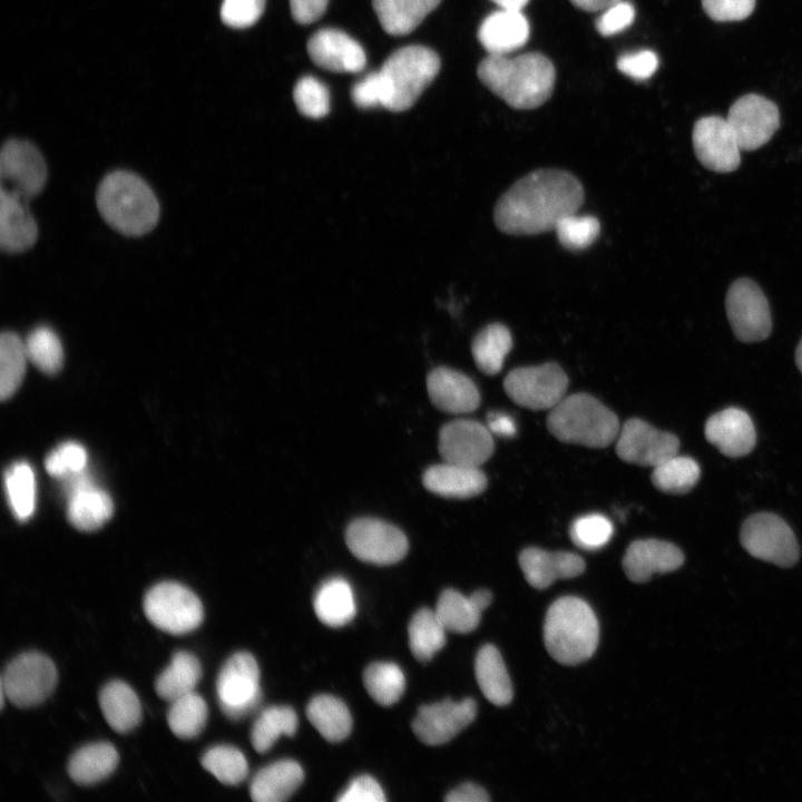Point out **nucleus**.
I'll use <instances>...</instances> for the list:
<instances>
[{"instance_id":"obj_1","label":"nucleus","mask_w":802,"mask_h":802,"mask_svg":"<svg viewBox=\"0 0 802 802\" xmlns=\"http://www.w3.org/2000/svg\"><path fill=\"white\" fill-rule=\"evenodd\" d=\"M585 198L580 182L561 169H538L514 183L493 211L496 226L510 235H535L555 229L576 214Z\"/></svg>"},{"instance_id":"obj_2","label":"nucleus","mask_w":802,"mask_h":802,"mask_svg":"<svg viewBox=\"0 0 802 802\" xmlns=\"http://www.w3.org/2000/svg\"><path fill=\"white\" fill-rule=\"evenodd\" d=\"M480 81L496 96L516 109L542 105L555 85L552 62L539 52L517 57L489 55L477 69Z\"/></svg>"},{"instance_id":"obj_3","label":"nucleus","mask_w":802,"mask_h":802,"mask_svg":"<svg viewBox=\"0 0 802 802\" xmlns=\"http://www.w3.org/2000/svg\"><path fill=\"white\" fill-rule=\"evenodd\" d=\"M97 207L114 229L127 236L150 232L159 218V204L148 184L134 173L115 170L100 182Z\"/></svg>"},{"instance_id":"obj_4","label":"nucleus","mask_w":802,"mask_h":802,"mask_svg":"<svg viewBox=\"0 0 802 802\" xmlns=\"http://www.w3.org/2000/svg\"><path fill=\"white\" fill-rule=\"evenodd\" d=\"M599 638L598 620L591 607L575 596L551 604L544 623V642L560 664L577 665L590 658Z\"/></svg>"},{"instance_id":"obj_5","label":"nucleus","mask_w":802,"mask_h":802,"mask_svg":"<svg viewBox=\"0 0 802 802\" xmlns=\"http://www.w3.org/2000/svg\"><path fill=\"white\" fill-rule=\"evenodd\" d=\"M547 428L559 441L589 448L609 446L620 430L616 414L587 393L565 397L550 410Z\"/></svg>"},{"instance_id":"obj_6","label":"nucleus","mask_w":802,"mask_h":802,"mask_svg":"<svg viewBox=\"0 0 802 802\" xmlns=\"http://www.w3.org/2000/svg\"><path fill=\"white\" fill-rule=\"evenodd\" d=\"M440 70V58L430 48L408 46L394 51L379 74L383 86L382 107L404 111L413 106Z\"/></svg>"},{"instance_id":"obj_7","label":"nucleus","mask_w":802,"mask_h":802,"mask_svg":"<svg viewBox=\"0 0 802 802\" xmlns=\"http://www.w3.org/2000/svg\"><path fill=\"white\" fill-rule=\"evenodd\" d=\"M143 606L154 626L173 635L193 632L204 618L199 598L187 587L174 581L153 586L146 593Z\"/></svg>"},{"instance_id":"obj_8","label":"nucleus","mask_w":802,"mask_h":802,"mask_svg":"<svg viewBox=\"0 0 802 802\" xmlns=\"http://www.w3.org/2000/svg\"><path fill=\"white\" fill-rule=\"evenodd\" d=\"M58 673L52 661L38 652L16 656L3 669L0 686L18 707L42 703L55 689Z\"/></svg>"},{"instance_id":"obj_9","label":"nucleus","mask_w":802,"mask_h":802,"mask_svg":"<svg viewBox=\"0 0 802 802\" xmlns=\"http://www.w3.org/2000/svg\"><path fill=\"white\" fill-rule=\"evenodd\" d=\"M216 692L219 706L231 720H239L254 712L262 700L260 668L247 652L233 654L222 666Z\"/></svg>"},{"instance_id":"obj_10","label":"nucleus","mask_w":802,"mask_h":802,"mask_svg":"<svg viewBox=\"0 0 802 802\" xmlns=\"http://www.w3.org/2000/svg\"><path fill=\"white\" fill-rule=\"evenodd\" d=\"M740 540L751 556L779 567H792L799 560L800 549L793 531L774 514L750 516L742 525Z\"/></svg>"},{"instance_id":"obj_11","label":"nucleus","mask_w":802,"mask_h":802,"mask_svg":"<svg viewBox=\"0 0 802 802\" xmlns=\"http://www.w3.org/2000/svg\"><path fill=\"white\" fill-rule=\"evenodd\" d=\"M567 388L565 371L554 362L514 369L503 380L506 394L530 410H551L565 398Z\"/></svg>"},{"instance_id":"obj_12","label":"nucleus","mask_w":802,"mask_h":802,"mask_svg":"<svg viewBox=\"0 0 802 802\" xmlns=\"http://www.w3.org/2000/svg\"><path fill=\"white\" fill-rule=\"evenodd\" d=\"M345 542L358 559L379 566L400 561L409 548L399 528L375 518L353 520L345 530Z\"/></svg>"},{"instance_id":"obj_13","label":"nucleus","mask_w":802,"mask_h":802,"mask_svg":"<svg viewBox=\"0 0 802 802\" xmlns=\"http://www.w3.org/2000/svg\"><path fill=\"white\" fill-rule=\"evenodd\" d=\"M725 307L737 340L752 343L770 335V306L764 293L752 280L742 277L732 283L726 293Z\"/></svg>"},{"instance_id":"obj_14","label":"nucleus","mask_w":802,"mask_h":802,"mask_svg":"<svg viewBox=\"0 0 802 802\" xmlns=\"http://www.w3.org/2000/svg\"><path fill=\"white\" fill-rule=\"evenodd\" d=\"M47 182V165L40 150L25 139H9L0 154V187L27 200Z\"/></svg>"},{"instance_id":"obj_15","label":"nucleus","mask_w":802,"mask_h":802,"mask_svg":"<svg viewBox=\"0 0 802 802\" xmlns=\"http://www.w3.org/2000/svg\"><path fill=\"white\" fill-rule=\"evenodd\" d=\"M742 150L765 145L780 127L777 106L770 99L749 94L730 107L726 117Z\"/></svg>"},{"instance_id":"obj_16","label":"nucleus","mask_w":802,"mask_h":802,"mask_svg":"<svg viewBox=\"0 0 802 802\" xmlns=\"http://www.w3.org/2000/svg\"><path fill=\"white\" fill-rule=\"evenodd\" d=\"M679 441L671 432L657 430L644 420H627L616 439V453L625 462L655 467L677 454Z\"/></svg>"},{"instance_id":"obj_17","label":"nucleus","mask_w":802,"mask_h":802,"mask_svg":"<svg viewBox=\"0 0 802 802\" xmlns=\"http://www.w3.org/2000/svg\"><path fill=\"white\" fill-rule=\"evenodd\" d=\"M438 449L442 461L480 468L492 456L495 442L487 426L459 419L440 429Z\"/></svg>"},{"instance_id":"obj_18","label":"nucleus","mask_w":802,"mask_h":802,"mask_svg":"<svg viewBox=\"0 0 802 802\" xmlns=\"http://www.w3.org/2000/svg\"><path fill=\"white\" fill-rule=\"evenodd\" d=\"M476 715L477 704L472 698L462 701L447 698L420 706L411 726L422 743L440 745L458 735Z\"/></svg>"},{"instance_id":"obj_19","label":"nucleus","mask_w":802,"mask_h":802,"mask_svg":"<svg viewBox=\"0 0 802 802\" xmlns=\"http://www.w3.org/2000/svg\"><path fill=\"white\" fill-rule=\"evenodd\" d=\"M694 153L700 163L716 173L734 172L741 164V147L726 118H700L692 134Z\"/></svg>"},{"instance_id":"obj_20","label":"nucleus","mask_w":802,"mask_h":802,"mask_svg":"<svg viewBox=\"0 0 802 802\" xmlns=\"http://www.w3.org/2000/svg\"><path fill=\"white\" fill-rule=\"evenodd\" d=\"M307 52L316 66L334 72H359L366 63L361 45L336 29L316 31L307 41Z\"/></svg>"},{"instance_id":"obj_21","label":"nucleus","mask_w":802,"mask_h":802,"mask_svg":"<svg viewBox=\"0 0 802 802\" xmlns=\"http://www.w3.org/2000/svg\"><path fill=\"white\" fill-rule=\"evenodd\" d=\"M704 433L710 443L731 458L749 454L756 442L752 419L744 410L735 407L711 415L705 423Z\"/></svg>"},{"instance_id":"obj_22","label":"nucleus","mask_w":802,"mask_h":802,"mask_svg":"<svg viewBox=\"0 0 802 802\" xmlns=\"http://www.w3.org/2000/svg\"><path fill=\"white\" fill-rule=\"evenodd\" d=\"M683 563L684 555L674 544L659 539H639L627 547L623 568L629 580L645 583L655 574L678 569Z\"/></svg>"},{"instance_id":"obj_23","label":"nucleus","mask_w":802,"mask_h":802,"mask_svg":"<svg viewBox=\"0 0 802 802\" xmlns=\"http://www.w3.org/2000/svg\"><path fill=\"white\" fill-rule=\"evenodd\" d=\"M427 390L432 403L447 413H469L480 404V393L475 382L453 369H433L427 378Z\"/></svg>"},{"instance_id":"obj_24","label":"nucleus","mask_w":802,"mask_h":802,"mask_svg":"<svg viewBox=\"0 0 802 802\" xmlns=\"http://www.w3.org/2000/svg\"><path fill=\"white\" fill-rule=\"evenodd\" d=\"M519 566L530 586L545 589L557 579L579 576L585 570L584 559L569 551H547L528 547L519 555Z\"/></svg>"},{"instance_id":"obj_25","label":"nucleus","mask_w":802,"mask_h":802,"mask_svg":"<svg viewBox=\"0 0 802 802\" xmlns=\"http://www.w3.org/2000/svg\"><path fill=\"white\" fill-rule=\"evenodd\" d=\"M27 199L0 189V246L16 254L31 248L38 238L37 222Z\"/></svg>"},{"instance_id":"obj_26","label":"nucleus","mask_w":802,"mask_h":802,"mask_svg":"<svg viewBox=\"0 0 802 802\" xmlns=\"http://www.w3.org/2000/svg\"><path fill=\"white\" fill-rule=\"evenodd\" d=\"M530 28L520 10L499 9L487 16L478 29V39L491 56H507L521 48Z\"/></svg>"},{"instance_id":"obj_27","label":"nucleus","mask_w":802,"mask_h":802,"mask_svg":"<svg viewBox=\"0 0 802 802\" xmlns=\"http://www.w3.org/2000/svg\"><path fill=\"white\" fill-rule=\"evenodd\" d=\"M427 490L446 498H470L485 491L486 475L478 467L443 461L429 467L422 475Z\"/></svg>"},{"instance_id":"obj_28","label":"nucleus","mask_w":802,"mask_h":802,"mask_svg":"<svg viewBox=\"0 0 802 802\" xmlns=\"http://www.w3.org/2000/svg\"><path fill=\"white\" fill-rule=\"evenodd\" d=\"M304 779L301 765L281 760L261 769L252 779L251 798L255 802H283L300 788Z\"/></svg>"},{"instance_id":"obj_29","label":"nucleus","mask_w":802,"mask_h":802,"mask_svg":"<svg viewBox=\"0 0 802 802\" xmlns=\"http://www.w3.org/2000/svg\"><path fill=\"white\" fill-rule=\"evenodd\" d=\"M99 705L109 726L118 733L129 732L141 720L139 698L125 682L107 683L99 693Z\"/></svg>"},{"instance_id":"obj_30","label":"nucleus","mask_w":802,"mask_h":802,"mask_svg":"<svg viewBox=\"0 0 802 802\" xmlns=\"http://www.w3.org/2000/svg\"><path fill=\"white\" fill-rule=\"evenodd\" d=\"M317 618L330 627L350 623L356 613L351 585L342 577H331L316 590L313 600Z\"/></svg>"},{"instance_id":"obj_31","label":"nucleus","mask_w":802,"mask_h":802,"mask_svg":"<svg viewBox=\"0 0 802 802\" xmlns=\"http://www.w3.org/2000/svg\"><path fill=\"white\" fill-rule=\"evenodd\" d=\"M110 496L94 483L68 496L67 516L79 530L92 531L102 527L113 516Z\"/></svg>"},{"instance_id":"obj_32","label":"nucleus","mask_w":802,"mask_h":802,"mask_svg":"<svg viewBox=\"0 0 802 802\" xmlns=\"http://www.w3.org/2000/svg\"><path fill=\"white\" fill-rule=\"evenodd\" d=\"M118 760V752L110 743H90L81 746L70 756L67 771L76 783L90 785L109 776L116 769Z\"/></svg>"},{"instance_id":"obj_33","label":"nucleus","mask_w":802,"mask_h":802,"mask_svg":"<svg viewBox=\"0 0 802 802\" xmlns=\"http://www.w3.org/2000/svg\"><path fill=\"white\" fill-rule=\"evenodd\" d=\"M475 673L485 697L497 706L508 705L514 696L512 684L499 651L490 644L476 656Z\"/></svg>"},{"instance_id":"obj_34","label":"nucleus","mask_w":802,"mask_h":802,"mask_svg":"<svg viewBox=\"0 0 802 802\" xmlns=\"http://www.w3.org/2000/svg\"><path fill=\"white\" fill-rule=\"evenodd\" d=\"M441 0H372L382 29L391 36L413 31Z\"/></svg>"},{"instance_id":"obj_35","label":"nucleus","mask_w":802,"mask_h":802,"mask_svg":"<svg viewBox=\"0 0 802 802\" xmlns=\"http://www.w3.org/2000/svg\"><path fill=\"white\" fill-rule=\"evenodd\" d=\"M310 723L329 742L346 739L352 730V716L346 705L338 697L322 694L314 696L306 707Z\"/></svg>"},{"instance_id":"obj_36","label":"nucleus","mask_w":802,"mask_h":802,"mask_svg":"<svg viewBox=\"0 0 802 802\" xmlns=\"http://www.w3.org/2000/svg\"><path fill=\"white\" fill-rule=\"evenodd\" d=\"M200 677L202 666L197 657L179 651L172 656L170 664L156 678L155 691L159 697L172 702L195 692Z\"/></svg>"},{"instance_id":"obj_37","label":"nucleus","mask_w":802,"mask_h":802,"mask_svg":"<svg viewBox=\"0 0 802 802\" xmlns=\"http://www.w3.org/2000/svg\"><path fill=\"white\" fill-rule=\"evenodd\" d=\"M511 348L512 336L509 329L500 323H491L473 338L471 353L481 372L495 375L501 371Z\"/></svg>"},{"instance_id":"obj_38","label":"nucleus","mask_w":802,"mask_h":802,"mask_svg":"<svg viewBox=\"0 0 802 802\" xmlns=\"http://www.w3.org/2000/svg\"><path fill=\"white\" fill-rule=\"evenodd\" d=\"M447 632L436 610L415 612L408 626L409 647L415 659L430 661L444 646Z\"/></svg>"},{"instance_id":"obj_39","label":"nucleus","mask_w":802,"mask_h":802,"mask_svg":"<svg viewBox=\"0 0 802 802\" xmlns=\"http://www.w3.org/2000/svg\"><path fill=\"white\" fill-rule=\"evenodd\" d=\"M299 720L290 706H270L255 720L251 741L258 753L267 752L282 735L292 736L297 728Z\"/></svg>"},{"instance_id":"obj_40","label":"nucleus","mask_w":802,"mask_h":802,"mask_svg":"<svg viewBox=\"0 0 802 802\" xmlns=\"http://www.w3.org/2000/svg\"><path fill=\"white\" fill-rule=\"evenodd\" d=\"M4 487L14 517L20 521L29 519L36 507V479L29 462L11 464L4 472Z\"/></svg>"},{"instance_id":"obj_41","label":"nucleus","mask_w":802,"mask_h":802,"mask_svg":"<svg viewBox=\"0 0 802 802\" xmlns=\"http://www.w3.org/2000/svg\"><path fill=\"white\" fill-rule=\"evenodd\" d=\"M434 610L448 632L459 634L475 630L482 614L470 596H464L454 589H444L440 594Z\"/></svg>"},{"instance_id":"obj_42","label":"nucleus","mask_w":802,"mask_h":802,"mask_svg":"<svg viewBox=\"0 0 802 802\" xmlns=\"http://www.w3.org/2000/svg\"><path fill=\"white\" fill-rule=\"evenodd\" d=\"M28 356L25 340L13 332L4 331L0 338V397L9 399L20 387Z\"/></svg>"},{"instance_id":"obj_43","label":"nucleus","mask_w":802,"mask_h":802,"mask_svg":"<svg viewBox=\"0 0 802 802\" xmlns=\"http://www.w3.org/2000/svg\"><path fill=\"white\" fill-rule=\"evenodd\" d=\"M701 476L698 463L684 456H673L653 469L652 482L662 492L683 495L692 490Z\"/></svg>"},{"instance_id":"obj_44","label":"nucleus","mask_w":802,"mask_h":802,"mask_svg":"<svg viewBox=\"0 0 802 802\" xmlns=\"http://www.w3.org/2000/svg\"><path fill=\"white\" fill-rule=\"evenodd\" d=\"M207 714L204 698L196 692H192L170 702L167 723L177 737L189 740L202 733L206 725Z\"/></svg>"},{"instance_id":"obj_45","label":"nucleus","mask_w":802,"mask_h":802,"mask_svg":"<svg viewBox=\"0 0 802 802\" xmlns=\"http://www.w3.org/2000/svg\"><path fill=\"white\" fill-rule=\"evenodd\" d=\"M363 683L369 695L382 706L397 703L403 695L405 678L394 663H372L363 673Z\"/></svg>"},{"instance_id":"obj_46","label":"nucleus","mask_w":802,"mask_h":802,"mask_svg":"<svg viewBox=\"0 0 802 802\" xmlns=\"http://www.w3.org/2000/svg\"><path fill=\"white\" fill-rule=\"evenodd\" d=\"M28 360L41 372L56 374L63 364V348L57 333L46 325L33 329L25 340Z\"/></svg>"},{"instance_id":"obj_47","label":"nucleus","mask_w":802,"mask_h":802,"mask_svg":"<svg viewBox=\"0 0 802 802\" xmlns=\"http://www.w3.org/2000/svg\"><path fill=\"white\" fill-rule=\"evenodd\" d=\"M202 766L219 782L236 785L245 780L248 765L244 754L232 745H216L208 749L200 759Z\"/></svg>"},{"instance_id":"obj_48","label":"nucleus","mask_w":802,"mask_h":802,"mask_svg":"<svg viewBox=\"0 0 802 802\" xmlns=\"http://www.w3.org/2000/svg\"><path fill=\"white\" fill-rule=\"evenodd\" d=\"M559 243L567 250L580 251L590 246L599 235V221L589 215L571 214L561 218L555 229Z\"/></svg>"},{"instance_id":"obj_49","label":"nucleus","mask_w":802,"mask_h":802,"mask_svg":"<svg viewBox=\"0 0 802 802\" xmlns=\"http://www.w3.org/2000/svg\"><path fill=\"white\" fill-rule=\"evenodd\" d=\"M612 521L600 514H589L575 519L569 529L573 542L586 550H596L605 546L612 538Z\"/></svg>"},{"instance_id":"obj_50","label":"nucleus","mask_w":802,"mask_h":802,"mask_svg":"<svg viewBox=\"0 0 802 802\" xmlns=\"http://www.w3.org/2000/svg\"><path fill=\"white\" fill-rule=\"evenodd\" d=\"M293 99L299 111L306 117L321 118L330 111V92L315 77L304 76L299 79Z\"/></svg>"},{"instance_id":"obj_51","label":"nucleus","mask_w":802,"mask_h":802,"mask_svg":"<svg viewBox=\"0 0 802 802\" xmlns=\"http://www.w3.org/2000/svg\"><path fill=\"white\" fill-rule=\"evenodd\" d=\"M87 460L86 449L81 444L67 441L47 456L46 467L52 476L65 478L85 470Z\"/></svg>"},{"instance_id":"obj_52","label":"nucleus","mask_w":802,"mask_h":802,"mask_svg":"<svg viewBox=\"0 0 802 802\" xmlns=\"http://www.w3.org/2000/svg\"><path fill=\"white\" fill-rule=\"evenodd\" d=\"M264 7L265 0H223L221 18L233 28L251 27L261 18Z\"/></svg>"},{"instance_id":"obj_53","label":"nucleus","mask_w":802,"mask_h":802,"mask_svg":"<svg viewBox=\"0 0 802 802\" xmlns=\"http://www.w3.org/2000/svg\"><path fill=\"white\" fill-rule=\"evenodd\" d=\"M705 13L714 21H741L755 8V0H702Z\"/></svg>"},{"instance_id":"obj_54","label":"nucleus","mask_w":802,"mask_h":802,"mask_svg":"<svg viewBox=\"0 0 802 802\" xmlns=\"http://www.w3.org/2000/svg\"><path fill=\"white\" fill-rule=\"evenodd\" d=\"M617 69L636 80H645L654 75L658 67V58L651 50H639L618 57Z\"/></svg>"},{"instance_id":"obj_55","label":"nucleus","mask_w":802,"mask_h":802,"mask_svg":"<svg viewBox=\"0 0 802 802\" xmlns=\"http://www.w3.org/2000/svg\"><path fill=\"white\" fill-rule=\"evenodd\" d=\"M634 18L633 4L622 0L602 12L596 21V29L602 36L609 37L628 28Z\"/></svg>"},{"instance_id":"obj_56","label":"nucleus","mask_w":802,"mask_h":802,"mask_svg":"<svg viewBox=\"0 0 802 802\" xmlns=\"http://www.w3.org/2000/svg\"><path fill=\"white\" fill-rule=\"evenodd\" d=\"M339 802H384L380 784L370 775H360L336 799Z\"/></svg>"},{"instance_id":"obj_57","label":"nucleus","mask_w":802,"mask_h":802,"mask_svg":"<svg viewBox=\"0 0 802 802\" xmlns=\"http://www.w3.org/2000/svg\"><path fill=\"white\" fill-rule=\"evenodd\" d=\"M353 102L360 108H374L383 105V86L379 71L366 75L351 90Z\"/></svg>"},{"instance_id":"obj_58","label":"nucleus","mask_w":802,"mask_h":802,"mask_svg":"<svg viewBox=\"0 0 802 802\" xmlns=\"http://www.w3.org/2000/svg\"><path fill=\"white\" fill-rule=\"evenodd\" d=\"M329 0H290L293 19L301 25L316 21L326 10Z\"/></svg>"},{"instance_id":"obj_59","label":"nucleus","mask_w":802,"mask_h":802,"mask_svg":"<svg viewBox=\"0 0 802 802\" xmlns=\"http://www.w3.org/2000/svg\"><path fill=\"white\" fill-rule=\"evenodd\" d=\"M444 800L448 802H488L490 798L483 788L468 782L451 790Z\"/></svg>"},{"instance_id":"obj_60","label":"nucleus","mask_w":802,"mask_h":802,"mask_svg":"<svg viewBox=\"0 0 802 802\" xmlns=\"http://www.w3.org/2000/svg\"><path fill=\"white\" fill-rule=\"evenodd\" d=\"M487 427L492 434L503 438L514 437L517 432L514 419L501 412H489Z\"/></svg>"},{"instance_id":"obj_61","label":"nucleus","mask_w":802,"mask_h":802,"mask_svg":"<svg viewBox=\"0 0 802 802\" xmlns=\"http://www.w3.org/2000/svg\"><path fill=\"white\" fill-rule=\"evenodd\" d=\"M619 1L622 0H570L574 6L588 12H603Z\"/></svg>"},{"instance_id":"obj_62","label":"nucleus","mask_w":802,"mask_h":802,"mask_svg":"<svg viewBox=\"0 0 802 802\" xmlns=\"http://www.w3.org/2000/svg\"><path fill=\"white\" fill-rule=\"evenodd\" d=\"M470 598L481 612H483L488 606H490L492 602V595L487 589L476 590L470 595Z\"/></svg>"},{"instance_id":"obj_63","label":"nucleus","mask_w":802,"mask_h":802,"mask_svg":"<svg viewBox=\"0 0 802 802\" xmlns=\"http://www.w3.org/2000/svg\"><path fill=\"white\" fill-rule=\"evenodd\" d=\"M499 6L500 9L520 10L526 7L529 0H491Z\"/></svg>"},{"instance_id":"obj_64","label":"nucleus","mask_w":802,"mask_h":802,"mask_svg":"<svg viewBox=\"0 0 802 802\" xmlns=\"http://www.w3.org/2000/svg\"><path fill=\"white\" fill-rule=\"evenodd\" d=\"M795 363H796L799 370L802 372V339L799 342L796 350H795Z\"/></svg>"}]
</instances>
